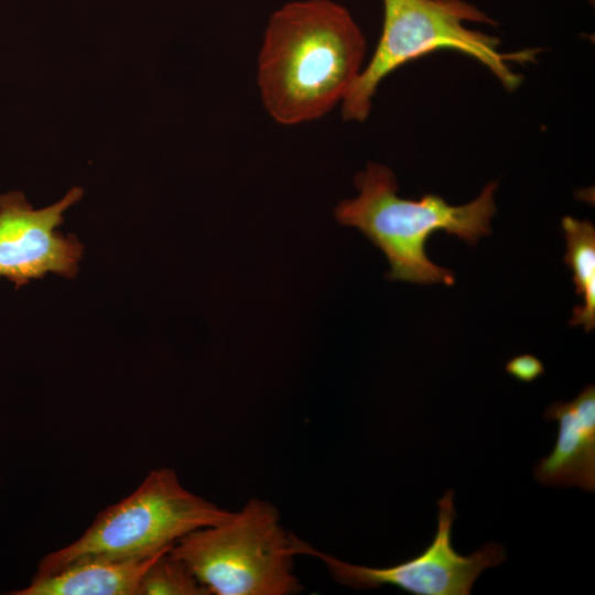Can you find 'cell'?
Segmentation results:
<instances>
[{
    "label": "cell",
    "instance_id": "4fadbf2b",
    "mask_svg": "<svg viewBox=\"0 0 595 595\" xmlns=\"http://www.w3.org/2000/svg\"><path fill=\"white\" fill-rule=\"evenodd\" d=\"M437 1H452V0H437Z\"/></svg>",
    "mask_w": 595,
    "mask_h": 595
},
{
    "label": "cell",
    "instance_id": "7c38bea8",
    "mask_svg": "<svg viewBox=\"0 0 595 595\" xmlns=\"http://www.w3.org/2000/svg\"><path fill=\"white\" fill-rule=\"evenodd\" d=\"M506 371L516 380L529 383L544 374V366L536 356L523 354L511 358L506 364Z\"/></svg>",
    "mask_w": 595,
    "mask_h": 595
},
{
    "label": "cell",
    "instance_id": "3957f363",
    "mask_svg": "<svg viewBox=\"0 0 595 595\" xmlns=\"http://www.w3.org/2000/svg\"><path fill=\"white\" fill-rule=\"evenodd\" d=\"M383 24L379 42L342 101L347 121H364L380 83L402 65L442 50L465 54L487 67L509 91L522 77L513 63L536 62L540 50L499 51L496 36L468 29L465 21L495 24L483 11L463 0H382Z\"/></svg>",
    "mask_w": 595,
    "mask_h": 595
},
{
    "label": "cell",
    "instance_id": "9c48e42d",
    "mask_svg": "<svg viewBox=\"0 0 595 595\" xmlns=\"http://www.w3.org/2000/svg\"><path fill=\"white\" fill-rule=\"evenodd\" d=\"M162 553L131 561L80 560L47 574L35 573L28 586L9 594L138 595L144 572Z\"/></svg>",
    "mask_w": 595,
    "mask_h": 595
},
{
    "label": "cell",
    "instance_id": "6da1fadb",
    "mask_svg": "<svg viewBox=\"0 0 595 595\" xmlns=\"http://www.w3.org/2000/svg\"><path fill=\"white\" fill-rule=\"evenodd\" d=\"M366 39L332 0L289 2L270 18L258 56L261 100L274 121L316 120L342 104L363 69Z\"/></svg>",
    "mask_w": 595,
    "mask_h": 595
},
{
    "label": "cell",
    "instance_id": "5b68a950",
    "mask_svg": "<svg viewBox=\"0 0 595 595\" xmlns=\"http://www.w3.org/2000/svg\"><path fill=\"white\" fill-rule=\"evenodd\" d=\"M293 539L274 506L252 498L224 521L184 536L169 552L209 594L292 595L302 589Z\"/></svg>",
    "mask_w": 595,
    "mask_h": 595
},
{
    "label": "cell",
    "instance_id": "277c9868",
    "mask_svg": "<svg viewBox=\"0 0 595 595\" xmlns=\"http://www.w3.org/2000/svg\"><path fill=\"white\" fill-rule=\"evenodd\" d=\"M231 512L187 490L173 468L159 467L130 495L100 511L78 539L44 555L36 574L87 559H148L169 551L194 530L224 521Z\"/></svg>",
    "mask_w": 595,
    "mask_h": 595
},
{
    "label": "cell",
    "instance_id": "8992f818",
    "mask_svg": "<svg viewBox=\"0 0 595 595\" xmlns=\"http://www.w3.org/2000/svg\"><path fill=\"white\" fill-rule=\"evenodd\" d=\"M436 532L426 549L408 561L388 567H369L344 562L294 536L295 554L321 560L333 578L358 589L396 586L413 595H469L479 574L506 560L505 548L490 542L470 555H462L452 544V524L457 517L453 490L439 500Z\"/></svg>",
    "mask_w": 595,
    "mask_h": 595
},
{
    "label": "cell",
    "instance_id": "ba28073f",
    "mask_svg": "<svg viewBox=\"0 0 595 595\" xmlns=\"http://www.w3.org/2000/svg\"><path fill=\"white\" fill-rule=\"evenodd\" d=\"M544 419L558 421L552 452L538 461L536 479L544 486L595 490V387L586 386L572 401H555Z\"/></svg>",
    "mask_w": 595,
    "mask_h": 595
},
{
    "label": "cell",
    "instance_id": "30bf717a",
    "mask_svg": "<svg viewBox=\"0 0 595 595\" xmlns=\"http://www.w3.org/2000/svg\"><path fill=\"white\" fill-rule=\"evenodd\" d=\"M566 252L564 262L571 267L575 292L583 296V304L573 309L571 326H583L585 332L595 327V228L591 220L562 218Z\"/></svg>",
    "mask_w": 595,
    "mask_h": 595
},
{
    "label": "cell",
    "instance_id": "8fae6325",
    "mask_svg": "<svg viewBox=\"0 0 595 595\" xmlns=\"http://www.w3.org/2000/svg\"><path fill=\"white\" fill-rule=\"evenodd\" d=\"M169 551L149 565L140 581L138 595H210L190 569Z\"/></svg>",
    "mask_w": 595,
    "mask_h": 595
},
{
    "label": "cell",
    "instance_id": "5bb4252c",
    "mask_svg": "<svg viewBox=\"0 0 595 595\" xmlns=\"http://www.w3.org/2000/svg\"><path fill=\"white\" fill-rule=\"evenodd\" d=\"M593 1V0H592Z\"/></svg>",
    "mask_w": 595,
    "mask_h": 595
},
{
    "label": "cell",
    "instance_id": "7a4b0ae2",
    "mask_svg": "<svg viewBox=\"0 0 595 595\" xmlns=\"http://www.w3.org/2000/svg\"><path fill=\"white\" fill-rule=\"evenodd\" d=\"M355 186L358 196L340 201L334 210L335 218L344 226L358 228L383 251L391 267L387 273L391 281L453 285V272L426 256L429 237L444 230L475 245L490 234L497 182L486 184L477 198L461 206L450 205L436 194H424L420 199L402 198L394 173L370 162L356 175Z\"/></svg>",
    "mask_w": 595,
    "mask_h": 595
},
{
    "label": "cell",
    "instance_id": "52a82bcc",
    "mask_svg": "<svg viewBox=\"0 0 595 595\" xmlns=\"http://www.w3.org/2000/svg\"><path fill=\"white\" fill-rule=\"evenodd\" d=\"M83 194V188L73 187L41 209H34L20 191L0 195V278L19 289L47 273L68 279L77 274L84 247L76 236H64L57 228Z\"/></svg>",
    "mask_w": 595,
    "mask_h": 595
}]
</instances>
